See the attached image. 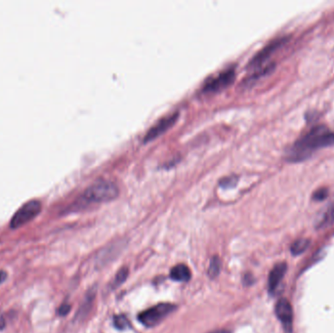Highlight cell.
<instances>
[{"mask_svg":"<svg viewBox=\"0 0 334 333\" xmlns=\"http://www.w3.org/2000/svg\"><path fill=\"white\" fill-rule=\"evenodd\" d=\"M120 193L117 185L114 182L102 179L94 182L81 197V202L86 203H99L114 200Z\"/></svg>","mask_w":334,"mask_h":333,"instance_id":"7a4b0ae2","label":"cell"},{"mask_svg":"<svg viewBox=\"0 0 334 333\" xmlns=\"http://www.w3.org/2000/svg\"><path fill=\"white\" fill-rule=\"evenodd\" d=\"M6 279H7V273H6V272L0 271V284L4 283L6 281Z\"/></svg>","mask_w":334,"mask_h":333,"instance_id":"d6986e66","label":"cell"},{"mask_svg":"<svg viewBox=\"0 0 334 333\" xmlns=\"http://www.w3.org/2000/svg\"><path fill=\"white\" fill-rule=\"evenodd\" d=\"M70 311H71V306L69 304H63L61 307L59 308L58 313L60 316H66V315L69 314Z\"/></svg>","mask_w":334,"mask_h":333,"instance_id":"ac0fdd59","label":"cell"},{"mask_svg":"<svg viewBox=\"0 0 334 333\" xmlns=\"http://www.w3.org/2000/svg\"><path fill=\"white\" fill-rule=\"evenodd\" d=\"M276 315L283 323L284 329L287 332H290L293 321V312L290 303L286 299H281L276 305Z\"/></svg>","mask_w":334,"mask_h":333,"instance_id":"ba28073f","label":"cell"},{"mask_svg":"<svg viewBox=\"0 0 334 333\" xmlns=\"http://www.w3.org/2000/svg\"><path fill=\"white\" fill-rule=\"evenodd\" d=\"M235 76V71L233 68H229L225 71L214 75L203 84L204 92H216L230 85Z\"/></svg>","mask_w":334,"mask_h":333,"instance_id":"8992f818","label":"cell"},{"mask_svg":"<svg viewBox=\"0 0 334 333\" xmlns=\"http://www.w3.org/2000/svg\"><path fill=\"white\" fill-rule=\"evenodd\" d=\"M209 333H231L229 330H226V329H218V330H214V331H211Z\"/></svg>","mask_w":334,"mask_h":333,"instance_id":"44dd1931","label":"cell"},{"mask_svg":"<svg viewBox=\"0 0 334 333\" xmlns=\"http://www.w3.org/2000/svg\"><path fill=\"white\" fill-rule=\"evenodd\" d=\"M113 324L120 330H125L130 327V323L125 316H115L113 318Z\"/></svg>","mask_w":334,"mask_h":333,"instance_id":"9a60e30c","label":"cell"},{"mask_svg":"<svg viewBox=\"0 0 334 333\" xmlns=\"http://www.w3.org/2000/svg\"><path fill=\"white\" fill-rule=\"evenodd\" d=\"M128 273H129V271H128L127 268H122V269H121L119 271V272L116 273V276H115V279H114V282H113L114 287H116V286L121 285L122 283H124L125 280L128 277Z\"/></svg>","mask_w":334,"mask_h":333,"instance_id":"2e32d148","label":"cell"},{"mask_svg":"<svg viewBox=\"0 0 334 333\" xmlns=\"http://www.w3.org/2000/svg\"><path fill=\"white\" fill-rule=\"evenodd\" d=\"M191 271L188 266L184 264H179L173 267L170 277L175 282H189L191 280Z\"/></svg>","mask_w":334,"mask_h":333,"instance_id":"30bf717a","label":"cell"},{"mask_svg":"<svg viewBox=\"0 0 334 333\" xmlns=\"http://www.w3.org/2000/svg\"><path fill=\"white\" fill-rule=\"evenodd\" d=\"M176 309V306L169 303H162L159 305H155L152 308L144 311L139 315L138 320L139 322L144 324L145 326L152 327L155 326L159 323H162V321L172 313Z\"/></svg>","mask_w":334,"mask_h":333,"instance_id":"3957f363","label":"cell"},{"mask_svg":"<svg viewBox=\"0 0 334 333\" xmlns=\"http://www.w3.org/2000/svg\"><path fill=\"white\" fill-rule=\"evenodd\" d=\"M334 146V132L324 125H318L294 143L287 151V161L299 162L309 159L315 151Z\"/></svg>","mask_w":334,"mask_h":333,"instance_id":"6da1fadb","label":"cell"},{"mask_svg":"<svg viewBox=\"0 0 334 333\" xmlns=\"http://www.w3.org/2000/svg\"><path fill=\"white\" fill-rule=\"evenodd\" d=\"M5 326H6L5 319H4L2 316H0V330L4 329V328H5Z\"/></svg>","mask_w":334,"mask_h":333,"instance_id":"ffe728a7","label":"cell"},{"mask_svg":"<svg viewBox=\"0 0 334 333\" xmlns=\"http://www.w3.org/2000/svg\"><path fill=\"white\" fill-rule=\"evenodd\" d=\"M327 194H328V190L325 188H322L314 192L313 199H314V201L321 202V201H324V199H326Z\"/></svg>","mask_w":334,"mask_h":333,"instance_id":"e0dca14e","label":"cell"},{"mask_svg":"<svg viewBox=\"0 0 334 333\" xmlns=\"http://www.w3.org/2000/svg\"><path fill=\"white\" fill-rule=\"evenodd\" d=\"M286 41H287V37H281L268 43L263 49L259 51L249 62V67L253 68L256 71L267 66L268 65L267 61L271 58V56L276 51L279 50L284 44H285Z\"/></svg>","mask_w":334,"mask_h":333,"instance_id":"5b68a950","label":"cell"},{"mask_svg":"<svg viewBox=\"0 0 334 333\" xmlns=\"http://www.w3.org/2000/svg\"><path fill=\"white\" fill-rule=\"evenodd\" d=\"M41 210V202L38 200H31L24 203L20 208L15 212L11 219L10 227L18 229L25 224L33 219Z\"/></svg>","mask_w":334,"mask_h":333,"instance_id":"277c9868","label":"cell"},{"mask_svg":"<svg viewBox=\"0 0 334 333\" xmlns=\"http://www.w3.org/2000/svg\"><path fill=\"white\" fill-rule=\"evenodd\" d=\"M94 298H95V291L93 290L92 292H88V294L86 295V298H85L84 302L81 307V310H80V313L77 315V317H84L86 314L90 311L91 304L94 301Z\"/></svg>","mask_w":334,"mask_h":333,"instance_id":"5bb4252c","label":"cell"},{"mask_svg":"<svg viewBox=\"0 0 334 333\" xmlns=\"http://www.w3.org/2000/svg\"><path fill=\"white\" fill-rule=\"evenodd\" d=\"M179 115V112H172L166 116H163L160 121H158L155 124H153V126L151 127L147 134L145 135L143 141L149 142L154 139L155 137H158L159 135L162 134L163 132L166 131L168 128H170L174 124V122L177 121Z\"/></svg>","mask_w":334,"mask_h":333,"instance_id":"52a82bcc","label":"cell"},{"mask_svg":"<svg viewBox=\"0 0 334 333\" xmlns=\"http://www.w3.org/2000/svg\"><path fill=\"white\" fill-rule=\"evenodd\" d=\"M334 223V201L331 202L326 210L324 212V214L322 215L321 219L318 222V228H325V227H329L331 226Z\"/></svg>","mask_w":334,"mask_h":333,"instance_id":"8fae6325","label":"cell"},{"mask_svg":"<svg viewBox=\"0 0 334 333\" xmlns=\"http://www.w3.org/2000/svg\"><path fill=\"white\" fill-rule=\"evenodd\" d=\"M286 270H287V266L285 263H279L273 267V270L269 275V281H268L269 292H274V290L278 288L279 284L282 282Z\"/></svg>","mask_w":334,"mask_h":333,"instance_id":"9c48e42d","label":"cell"},{"mask_svg":"<svg viewBox=\"0 0 334 333\" xmlns=\"http://www.w3.org/2000/svg\"><path fill=\"white\" fill-rule=\"evenodd\" d=\"M220 270H221L220 258L218 256H213L208 268V276L211 279H215L220 273Z\"/></svg>","mask_w":334,"mask_h":333,"instance_id":"7c38bea8","label":"cell"},{"mask_svg":"<svg viewBox=\"0 0 334 333\" xmlns=\"http://www.w3.org/2000/svg\"><path fill=\"white\" fill-rule=\"evenodd\" d=\"M309 244H310L309 240H306V239L297 240L291 245V252L293 255H299V254L303 253L308 248Z\"/></svg>","mask_w":334,"mask_h":333,"instance_id":"4fadbf2b","label":"cell"}]
</instances>
